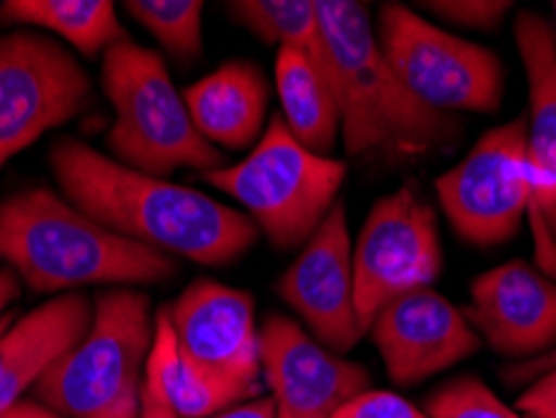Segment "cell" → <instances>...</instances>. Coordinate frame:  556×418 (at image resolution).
I'll list each match as a JSON object with an SVG mask.
<instances>
[{
	"label": "cell",
	"mask_w": 556,
	"mask_h": 418,
	"mask_svg": "<svg viewBox=\"0 0 556 418\" xmlns=\"http://www.w3.org/2000/svg\"><path fill=\"white\" fill-rule=\"evenodd\" d=\"M146 381L153 383L178 418H208L258 396V391L228 381L188 358L176 341L168 308L155 314Z\"/></svg>",
	"instance_id": "d6986e66"
},
{
	"label": "cell",
	"mask_w": 556,
	"mask_h": 418,
	"mask_svg": "<svg viewBox=\"0 0 556 418\" xmlns=\"http://www.w3.org/2000/svg\"><path fill=\"white\" fill-rule=\"evenodd\" d=\"M554 8H556V3H554Z\"/></svg>",
	"instance_id": "e575fe53"
},
{
	"label": "cell",
	"mask_w": 556,
	"mask_h": 418,
	"mask_svg": "<svg viewBox=\"0 0 556 418\" xmlns=\"http://www.w3.org/2000/svg\"><path fill=\"white\" fill-rule=\"evenodd\" d=\"M517 408L525 418H556V368L536 376L519 396Z\"/></svg>",
	"instance_id": "4316f807"
},
{
	"label": "cell",
	"mask_w": 556,
	"mask_h": 418,
	"mask_svg": "<svg viewBox=\"0 0 556 418\" xmlns=\"http://www.w3.org/2000/svg\"><path fill=\"white\" fill-rule=\"evenodd\" d=\"M466 321L506 358H539L556 346V283L527 261H506L471 283Z\"/></svg>",
	"instance_id": "9a60e30c"
},
{
	"label": "cell",
	"mask_w": 556,
	"mask_h": 418,
	"mask_svg": "<svg viewBox=\"0 0 556 418\" xmlns=\"http://www.w3.org/2000/svg\"><path fill=\"white\" fill-rule=\"evenodd\" d=\"M0 274H3V270H0Z\"/></svg>",
	"instance_id": "836d02e7"
},
{
	"label": "cell",
	"mask_w": 556,
	"mask_h": 418,
	"mask_svg": "<svg viewBox=\"0 0 556 418\" xmlns=\"http://www.w3.org/2000/svg\"><path fill=\"white\" fill-rule=\"evenodd\" d=\"M0 258L36 293L84 286H146L176 274V261L96 224L48 188L0 201Z\"/></svg>",
	"instance_id": "3957f363"
},
{
	"label": "cell",
	"mask_w": 556,
	"mask_h": 418,
	"mask_svg": "<svg viewBox=\"0 0 556 418\" xmlns=\"http://www.w3.org/2000/svg\"><path fill=\"white\" fill-rule=\"evenodd\" d=\"M3 418H63L51 408L38 404V401H21L18 406L13 408V411H8Z\"/></svg>",
	"instance_id": "1f68e13d"
},
{
	"label": "cell",
	"mask_w": 556,
	"mask_h": 418,
	"mask_svg": "<svg viewBox=\"0 0 556 418\" xmlns=\"http://www.w3.org/2000/svg\"><path fill=\"white\" fill-rule=\"evenodd\" d=\"M141 418H178L174 414L159 391L153 389V383L143 381V396H141Z\"/></svg>",
	"instance_id": "f546056e"
},
{
	"label": "cell",
	"mask_w": 556,
	"mask_h": 418,
	"mask_svg": "<svg viewBox=\"0 0 556 418\" xmlns=\"http://www.w3.org/2000/svg\"><path fill=\"white\" fill-rule=\"evenodd\" d=\"M184 354L224 379L258 391L256 306L247 291L199 278L168 308Z\"/></svg>",
	"instance_id": "5bb4252c"
},
{
	"label": "cell",
	"mask_w": 556,
	"mask_h": 418,
	"mask_svg": "<svg viewBox=\"0 0 556 418\" xmlns=\"http://www.w3.org/2000/svg\"><path fill=\"white\" fill-rule=\"evenodd\" d=\"M0 21L51 30L84 55L130 40L111 0H8L0 5Z\"/></svg>",
	"instance_id": "44dd1931"
},
{
	"label": "cell",
	"mask_w": 556,
	"mask_h": 418,
	"mask_svg": "<svg viewBox=\"0 0 556 418\" xmlns=\"http://www.w3.org/2000/svg\"><path fill=\"white\" fill-rule=\"evenodd\" d=\"M208 418H276V406L271 396H256L249 401H241V404L228 406L220 414H214Z\"/></svg>",
	"instance_id": "f1b7e54d"
},
{
	"label": "cell",
	"mask_w": 556,
	"mask_h": 418,
	"mask_svg": "<svg viewBox=\"0 0 556 418\" xmlns=\"http://www.w3.org/2000/svg\"><path fill=\"white\" fill-rule=\"evenodd\" d=\"M439 276L437 211L412 186L376 201L354 249V303L364 333L391 301L431 289Z\"/></svg>",
	"instance_id": "9c48e42d"
},
{
	"label": "cell",
	"mask_w": 556,
	"mask_h": 418,
	"mask_svg": "<svg viewBox=\"0 0 556 418\" xmlns=\"http://www.w3.org/2000/svg\"><path fill=\"white\" fill-rule=\"evenodd\" d=\"M231 195L274 249H304L337 206L346 163L301 145L281 116H271L253 151L236 166L203 176Z\"/></svg>",
	"instance_id": "8992f818"
},
{
	"label": "cell",
	"mask_w": 556,
	"mask_h": 418,
	"mask_svg": "<svg viewBox=\"0 0 556 418\" xmlns=\"http://www.w3.org/2000/svg\"><path fill=\"white\" fill-rule=\"evenodd\" d=\"M316 15L324 40V73L337 96L349 155L366 151L419 155L462 136V121L416 101L399 80L376 40L369 5L316 0Z\"/></svg>",
	"instance_id": "7a4b0ae2"
},
{
	"label": "cell",
	"mask_w": 556,
	"mask_h": 418,
	"mask_svg": "<svg viewBox=\"0 0 556 418\" xmlns=\"http://www.w3.org/2000/svg\"><path fill=\"white\" fill-rule=\"evenodd\" d=\"M188 116L211 145L243 151L264 136L268 80L249 61L224 63L184 93Z\"/></svg>",
	"instance_id": "ac0fdd59"
},
{
	"label": "cell",
	"mask_w": 556,
	"mask_h": 418,
	"mask_svg": "<svg viewBox=\"0 0 556 418\" xmlns=\"http://www.w3.org/2000/svg\"><path fill=\"white\" fill-rule=\"evenodd\" d=\"M151 341L146 293H101L84 339L55 358L33 387L36 401L63 418H141Z\"/></svg>",
	"instance_id": "277c9868"
},
{
	"label": "cell",
	"mask_w": 556,
	"mask_h": 418,
	"mask_svg": "<svg viewBox=\"0 0 556 418\" xmlns=\"http://www.w3.org/2000/svg\"><path fill=\"white\" fill-rule=\"evenodd\" d=\"M201 0H128L126 11L176 61H193L203 51Z\"/></svg>",
	"instance_id": "603a6c76"
},
{
	"label": "cell",
	"mask_w": 556,
	"mask_h": 418,
	"mask_svg": "<svg viewBox=\"0 0 556 418\" xmlns=\"http://www.w3.org/2000/svg\"><path fill=\"white\" fill-rule=\"evenodd\" d=\"M276 90L291 136L318 155H329L341 136V113L329 78L296 48H278Z\"/></svg>",
	"instance_id": "ffe728a7"
},
{
	"label": "cell",
	"mask_w": 556,
	"mask_h": 418,
	"mask_svg": "<svg viewBox=\"0 0 556 418\" xmlns=\"http://www.w3.org/2000/svg\"><path fill=\"white\" fill-rule=\"evenodd\" d=\"M331 418H429V414L394 391L366 389L346 401Z\"/></svg>",
	"instance_id": "484cf974"
},
{
	"label": "cell",
	"mask_w": 556,
	"mask_h": 418,
	"mask_svg": "<svg viewBox=\"0 0 556 418\" xmlns=\"http://www.w3.org/2000/svg\"><path fill=\"white\" fill-rule=\"evenodd\" d=\"M521 63L529 80L527 166L534 233L556 243V26L544 15L521 11L514 21Z\"/></svg>",
	"instance_id": "2e32d148"
},
{
	"label": "cell",
	"mask_w": 556,
	"mask_h": 418,
	"mask_svg": "<svg viewBox=\"0 0 556 418\" xmlns=\"http://www.w3.org/2000/svg\"><path fill=\"white\" fill-rule=\"evenodd\" d=\"M383 59L416 101L439 113H496L504 65L489 48L433 26L404 3H383L376 28Z\"/></svg>",
	"instance_id": "52a82bcc"
},
{
	"label": "cell",
	"mask_w": 556,
	"mask_h": 418,
	"mask_svg": "<svg viewBox=\"0 0 556 418\" xmlns=\"http://www.w3.org/2000/svg\"><path fill=\"white\" fill-rule=\"evenodd\" d=\"M369 331L389 379L399 387L427 381L484 346L464 311L433 289L391 301Z\"/></svg>",
	"instance_id": "4fadbf2b"
},
{
	"label": "cell",
	"mask_w": 556,
	"mask_h": 418,
	"mask_svg": "<svg viewBox=\"0 0 556 418\" xmlns=\"http://www.w3.org/2000/svg\"><path fill=\"white\" fill-rule=\"evenodd\" d=\"M93 308L84 293H63L15 318L0 335V418L33 391L46 368L84 339Z\"/></svg>",
	"instance_id": "e0dca14e"
},
{
	"label": "cell",
	"mask_w": 556,
	"mask_h": 418,
	"mask_svg": "<svg viewBox=\"0 0 556 418\" xmlns=\"http://www.w3.org/2000/svg\"><path fill=\"white\" fill-rule=\"evenodd\" d=\"M18 296V276H15V270H3V274H0V318L8 314V306H11Z\"/></svg>",
	"instance_id": "4dcf8cb0"
},
{
	"label": "cell",
	"mask_w": 556,
	"mask_h": 418,
	"mask_svg": "<svg viewBox=\"0 0 556 418\" xmlns=\"http://www.w3.org/2000/svg\"><path fill=\"white\" fill-rule=\"evenodd\" d=\"M258 356L276 418H331L371 387L362 364L333 354L281 314L266 316L261 324Z\"/></svg>",
	"instance_id": "8fae6325"
},
{
	"label": "cell",
	"mask_w": 556,
	"mask_h": 418,
	"mask_svg": "<svg viewBox=\"0 0 556 418\" xmlns=\"http://www.w3.org/2000/svg\"><path fill=\"white\" fill-rule=\"evenodd\" d=\"M93 84L76 55L38 30L0 36V170L91 103Z\"/></svg>",
	"instance_id": "ba28073f"
},
{
	"label": "cell",
	"mask_w": 556,
	"mask_h": 418,
	"mask_svg": "<svg viewBox=\"0 0 556 418\" xmlns=\"http://www.w3.org/2000/svg\"><path fill=\"white\" fill-rule=\"evenodd\" d=\"M421 8H429L431 13H437L452 26L492 30L502 23L514 3L509 0H429V3H421Z\"/></svg>",
	"instance_id": "d4e9b609"
},
{
	"label": "cell",
	"mask_w": 556,
	"mask_h": 418,
	"mask_svg": "<svg viewBox=\"0 0 556 418\" xmlns=\"http://www.w3.org/2000/svg\"><path fill=\"white\" fill-rule=\"evenodd\" d=\"M48 163L65 201L109 231L168 256L226 266L261 233L243 211L128 168L78 138H59Z\"/></svg>",
	"instance_id": "6da1fadb"
},
{
	"label": "cell",
	"mask_w": 556,
	"mask_h": 418,
	"mask_svg": "<svg viewBox=\"0 0 556 418\" xmlns=\"http://www.w3.org/2000/svg\"><path fill=\"white\" fill-rule=\"evenodd\" d=\"M433 186L448 224L466 243L489 249L514 239L531 206L527 116L486 130Z\"/></svg>",
	"instance_id": "30bf717a"
},
{
	"label": "cell",
	"mask_w": 556,
	"mask_h": 418,
	"mask_svg": "<svg viewBox=\"0 0 556 418\" xmlns=\"http://www.w3.org/2000/svg\"><path fill=\"white\" fill-rule=\"evenodd\" d=\"M276 291L333 354H346L362 341L364 329L354 303V249L341 201L278 278Z\"/></svg>",
	"instance_id": "7c38bea8"
},
{
	"label": "cell",
	"mask_w": 556,
	"mask_h": 418,
	"mask_svg": "<svg viewBox=\"0 0 556 418\" xmlns=\"http://www.w3.org/2000/svg\"><path fill=\"white\" fill-rule=\"evenodd\" d=\"M552 368H556V346L549 351V354L531 358V360H521L517 366H509L504 371V379L509 383H527V381H534L536 376L552 371Z\"/></svg>",
	"instance_id": "83f0119b"
},
{
	"label": "cell",
	"mask_w": 556,
	"mask_h": 418,
	"mask_svg": "<svg viewBox=\"0 0 556 418\" xmlns=\"http://www.w3.org/2000/svg\"><path fill=\"white\" fill-rule=\"evenodd\" d=\"M13 321H15V314H11V311H8V314L0 318V335H3L8 329H11Z\"/></svg>",
	"instance_id": "d6a6232c"
},
{
	"label": "cell",
	"mask_w": 556,
	"mask_h": 418,
	"mask_svg": "<svg viewBox=\"0 0 556 418\" xmlns=\"http://www.w3.org/2000/svg\"><path fill=\"white\" fill-rule=\"evenodd\" d=\"M424 411L429 418H525L504 404L477 376H459L433 391Z\"/></svg>",
	"instance_id": "cb8c5ba5"
},
{
	"label": "cell",
	"mask_w": 556,
	"mask_h": 418,
	"mask_svg": "<svg viewBox=\"0 0 556 418\" xmlns=\"http://www.w3.org/2000/svg\"><path fill=\"white\" fill-rule=\"evenodd\" d=\"M101 84L116 116L105 138L113 161L155 178L178 168L203 176L226 168V155L195 130L166 63L151 48L134 40L111 46L103 53Z\"/></svg>",
	"instance_id": "5b68a950"
},
{
	"label": "cell",
	"mask_w": 556,
	"mask_h": 418,
	"mask_svg": "<svg viewBox=\"0 0 556 418\" xmlns=\"http://www.w3.org/2000/svg\"><path fill=\"white\" fill-rule=\"evenodd\" d=\"M236 23L266 46L304 51L324 71V40L316 0H233L226 3Z\"/></svg>",
	"instance_id": "7402d4cb"
}]
</instances>
